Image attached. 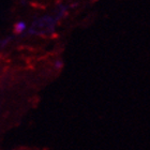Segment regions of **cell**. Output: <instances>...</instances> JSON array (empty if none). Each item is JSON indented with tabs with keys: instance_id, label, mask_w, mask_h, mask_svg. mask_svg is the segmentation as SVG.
<instances>
[{
	"instance_id": "cell-1",
	"label": "cell",
	"mask_w": 150,
	"mask_h": 150,
	"mask_svg": "<svg viewBox=\"0 0 150 150\" xmlns=\"http://www.w3.org/2000/svg\"><path fill=\"white\" fill-rule=\"evenodd\" d=\"M25 29H26V24L24 22L16 23L15 26H14V31H15V33H22Z\"/></svg>"
},
{
	"instance_id": "cell-2",
	"label": "cell",
	"mask_w": 150,
	"mask_h": 150,
	"mask_svg": "<svg viewBox=\"0 0 150 150\" xmlns=\"http://www.w3.org/2000/svg\"><path fill=\"white\" fill-rule=\"evenodd\" d=\"M63 67V61L60 59H57L56 61H55V68L56 69H61Z\"/></svg>"
}]
</instances>
